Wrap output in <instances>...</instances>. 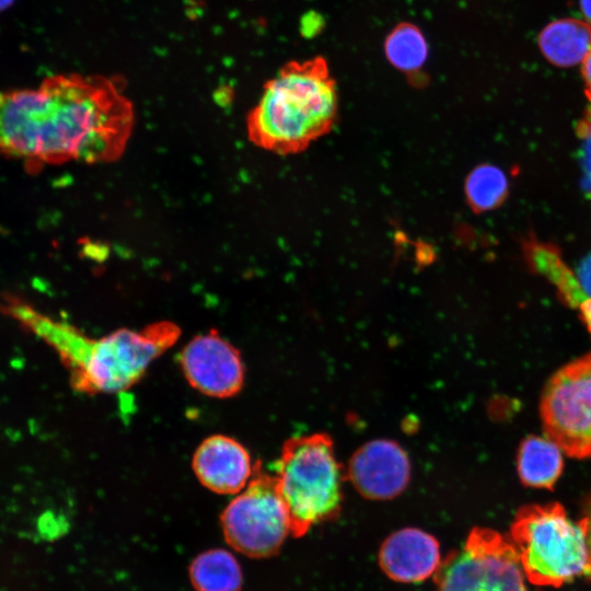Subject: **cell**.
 Listing matches in <instances>:
<instances>
[{"label": "cell", "instance_id": "1", "mask_svg": "<svg viewBox=\"0 0 591 591\" xmlns=\"http://www.w3.org/2000/svg\"><path fill=\"white\" fill-rule=\"evenodd\" d=\"M135 121L118 80L78 73L0 92V153L31 165L112 162Z\"/></svg>", "mask_w": 591, "mask_h": 591}, {"label": "cell", "instance_id": "2", "mask_svg": "<svg viewBox=\"0 0 591 591\" xmlns=\"http://www.w3.org/2000/svg\"><path fill=\"white\" fill-rule=\"evenodd\" d=\"M13 316L56 349L71 369L74 386L85 392H115L131 385L179 334L177 326L163 322L140 332L120 329L100 340H89L72 326L54 321L25 302L16 306Z\"/></svg>", "mask_w": 591, "mask_h": 591}, {"label": "cell", "instance_id": "3", "mask_svg": "<svg viewBox=\"0 0 591 591\" xmlns=\"http://www.w3.org/2000/svg\"><path fill=\"white\" fill-rule=\"evenodd\" d=\"M337 107L336 83L323 57L290 61L266 82L248 114V138L278 154L300 152L332 129Z\"/></svg>", "mask_w": 591, "mask_h": 591}, {"label": "cell", "instance_id": "4", "mask_svg": "<svg viewBox=\"0 0 591 591\" xmlns=\"http://www.w3.org/2000/svg\"><path fill=\"white\" fill-rule=\"evenodd\" d=\"M276 478L294 536H302L312 525L339 514L341 470L327 434L289 439L282 448Z\"/></svg>", "mask_w": 591, "mask_h": 591}, {"label": "cell", "instance_id": "5", "mask_svg": "<svg viewBox=\"0 0 591 591\" xmlns=\"http://www.w3.org/2000/svg\"><path fill=\"white\" fill-rule=\"evenodd\" d=\"M510 535L525 578L532 584L560 587L587 571L583 523L571 520L558 502L522 507Z\"/></svg>", "mask_w": 591, "mask_h": 591}, {"label": "cell", "instance_id": "6", "mask_svg": "<svg viewBox=\"0 0 591 591\" xmlns=\"http://www.w3.org/2000/svg\"><path fill=\"white\" fill-rule=\"evenodd\" d=\"M519 554L499 532L474 528L434 573L436 591H529Z\"/></svg>", "mask_w": 591, "mask_h": 591}, {"label": "cell", "instance_id": "7", "mask_svg": "<svg viewBox=\"0 0 591 591\" xmlns=\"http://www.w3.org/2000/svg\"><path fill=\"white\" fill-rule=\"evenodd\" d=\"M221 520L227 541L252 557L275 554L291 532L277 478L265 474L259 465H255L243 491L227 506Z\"/></svg>", "mask_w": 591, "mask_h": 591}, {"label": "cell", "instance_id": "8", "mask_svg": "<svg viewBox=\"0 0 591 591\" xmlns=\"http://www.w3.org/2000/svg\"><path fill=\"white\" fill-rule=\"evenodd\" d=\"M540 415L545 436L564 453L591 457V352L552 375L541 396Z\"/></svg>", "mask_w": 591, "mask_h": 591}, {"label": "cell", "instance_id": "9", "mask_svg": "<svg viewBox=\"0 0 591 591\" xmlns=\"http://www.w3.org/2000/svg\"><path fill=\"white\" fill-rule=\"evenodd\" d=\"M179 359L190 385L206 395L229 397L242 387L244 368L240 354L216 332L193 338Z\"/></svg>", "mask_w": 591, "mask_h": 591}, {"label": "cell", "instance_id": "10", "mask_svg": "<svg viewBox=\"0 0 591 591\" xmlns=\"http://www.w3.org/2000/svg\"><path fill=\"white\" fill-rule=\"evenodd\" d=\"M409 460L394 441L374 440L354 454L349 464V478L357 490L370 499H391L408 484Z\"/></svg>", "mask_w": 591, "mask_h": 591}, {"label": "cell", "instance_id": "11", "mask_svg": "<svg viewBox=\"0 0 591 591\" xmlns=\"http://www.w3.org/2000/svg\"><path fill=\"white\" fill-rule=\"evenodd\" d=\"M254 467L246 449L222 434L205 439L193 457V468L199 482L208 489L224 495L243 490Z\"/></svg>", "mask_w": 591, "mask_h": 591}, {"label": "cell", "instance_id": "12", "mask_svg": "<svg viewBox=\"0 0 591 591\" xmlns=\"http://www.w3.org/2000/svg\"><path fill=\"white\" fill-rule=\"evenodd\" d=\"M379 564L383 572L397 582L424 581L434 575L441 564L439 542L419 529H402L383 542Z\"/></svg>", "mask_w": 591, "mask_h": 591}, {"label": "cell", "instance_id": "13", "mask_svg": "<svg viewBox=\"0 0 591 591\" xmlns=\"http://www.w3.org/2000/svg\"><path fill=\"white\" fill-rule=\"evenodd\" d=\"M545 59L559 68L581 66L591 50V26L584 20L564 18L548 23L538 35Z\"/></svg>", "mask_w": 591, "mask_h": 591}, {"label": "cell", "instance_id": "14", "mask_svg": "<svg viewBox=\"0 0 591 591\" xmlns=\"http://www.w3.org/2000/svg\"><path fill=\"white\" fill-rule=\"evenodd\" d=\"M564 468L563 450L549 438L530 436L518 453L521 482L534 488L553 489Z\"/></svg>", "mask_w": 591, "mask_h": 591}, {"label": "cell", "instance_id": "15", "mask_svg": "<svg viewBox=\"0 0 591 591\" xmlns=\"http://www.w3.org/2000/svg\"><path fill=\"white\" fill-rule=\"evenodd\" d=\"M190 579L197 591H239L242 570L230 552L211 549L193 561Z\"/></svg>", "mask_w": 591, "mask_h": 591}, {"label": "cell", "instance_id": "16", "mask_svg": "<svg viewBox=\"0 0 591 591\" xmlns=\"http://www.w3.org/2000/svg\"><path fill=\"white\" fill-rule=\"evenodd\" d=\"M384 53L390 63L405 72H415L425 63L428 45L421 31L412 23L396 25L384 40Z\"/></svg>", "mask_w": 591, "mask_h": 591}, {"label": "cell", "instance_id": "17", "mask_svg": "<svg viewBox=\"0 0 591 591\" xmlns=\"http://www.w3.org/2000/svg\"><path fill=\"white\" fill-rule=\"evenodd\" d=\"M465 193L467 201L474 210H491L506 198L508 181L505 173L497 166L482 165L468 175Z\"/></svg>", "mask_w": 591, "mask_h": 591}, {"label": "cell", "instance_id": "18", "mask_svg": "<svg viewBox=\"0 0 591 591\" xmlns=\"http://www.w3.org/2000/svg\"><path fill=\"white\" fill-rule=\"evenodd\" d=\"M576 289L566 302L577 309L584 300L591 298V254L586 256L575 271Z\"/></svg>", "mask_w": 591, "mask_h": 591}, {"label": "cell", "instance_id": "19", "mask_svg": "<svg viewBox=\"0 0 591 591\" xmlns=\"http://www.w3.org/2000/svg\"><path fill=\"white\" fill-rule=\"evenodd\" d=\"M583 523L588 546L587 573L591 578V493L584 502L583 517L580 519Z\"/></svg>", "mask_w": 591, "mask_h": 591}, {"label": "cell", "instance_id": "20", "mask_svg": "<svg viewBox=\"0 0 591 591\" xmlns=\"http://www.w3.org/2000/svg\"><path fill=\"white\" fill-rule=\"evenodd\" d=\"M580 135L583 139V166L587 175L588 186L591 190V132L580 127Z\"/></svg>", "mask_w": 591, "mask_h": 591}, {"label": "cell", "instance_id": "21", "mask_svg": "<svg viewBox=\"0 0 591 591\" xmlns=\"http://www.w3.org/2000/svg\"><path fill=\"white\" fill-rule=\"evenodd\" d=\"M582 322L591 333V298L584 300L578 308Z\"/></svg>", "mask_w": 591, "mask_h": 591}, {"label": "cell", "instance_id": "22", "mask_svg": "<svg viewBox=\"0 0 591 591\" xmlns=\"http://www.w3.org/2000/svg\"><path fill=\"white\" fill-rule=\"evenodd\" d=\"M581 73H582V78H583L587 91L589 93V96L591 97V50L581 65Z\"/></svg>", "mask_w": 591, "mask_h": 591}, {"label": "cell", "instance_id": "23", "mask_svg": "<svg viewBox=\"0 0 591 591\" xmlns=\"http://www.w3.org/2000/svg\"><path fill=\"white\" fill-rule=\"evenodd\" d=\"M579 8L583 20L591 26V0H579Z\"/></svg>", "mask_w": 591, "mask_h": 591}, {"label": "cell", "instance_id": "24", "mask_svg": "<svg viewBox=\"0 0 591 591\" xmlns=\"http://www.w3.org/2000/svg\"><path fill=\"white\" fill-rule=\"evenodd\" d=\"M581 127L586 128L587 130L591 132V97H590V105L588 108V113L586 115L584 120L581 124Z\"/></svg>", "mask_w": 591, "mask_h": 591}, {"label": "cell", "instance_id": "25", "mask_svg": "<svg viewBox=\"0 0 591 591\" xmlns=\"http://www.w3.org/2000/svg\"><path fill=\"white\" fill-rule=\"evenodd\" d=\"M12 0H0V9L8 7Z\"/></svg>", "mask_w": 591, "mask_h": 591}]
</instances>
